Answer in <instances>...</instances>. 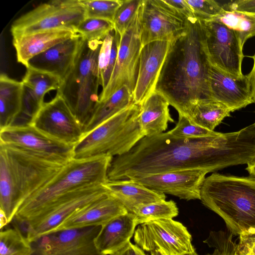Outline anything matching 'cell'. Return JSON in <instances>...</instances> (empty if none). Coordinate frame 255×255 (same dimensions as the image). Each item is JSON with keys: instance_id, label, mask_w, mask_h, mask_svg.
Instances as JSON below:
<instances>
[{"instance_id": "6da1fadb", "label": "cell", "mask_w": 255, "mask_h": 255, "mask_svg": "<svg viewBox=\"0 0 255 255\" xmlns=\"http://www.w3.org/2000/svg\"><path fill=\"white\" fill-rule=\"evenodd\" d=\"M255 158V123L239 131L187 138L164 132L144 136L127 153L113 157L109 181L179 170L208 173Z\"/></svg>"}, {"instance_id": "7a4b0ae2", "label": "cell", "mask_w": 255, "mask_h": 255, "mask_svg": "<svg viewBox=\"0 0 255 255\" xmlns=\"http://www.w3.org/2000/svg\"><path fill=\"white\" fill-rule=\"evenodd\" d=\"M201 20H186L184 31L172 42L155 91L175 108L179 115L190 118L200 101L209 99L208 76L210 66Z\"/></svg>"}, {"instance_id": "3957f363", "label": "cell", "mask_w": 255, "mask_h": 255, "mask_svg": "<svg viewBox=\"0 0 255 255\" xmlns=\"http://www.w3.org/2000/svg\"><path fill=\"white\" fill-rule=\"evenodd\" d=\"M65 164L0 143V212L5 216L8 224L23 202L47 184Z\"/></svg>"}, {"instance_id": "277c9868", "label": "cell", "mask_w": 255, "mask_h": 255, "mask_svg": "<svg viewBox=\"0 0 255 255\" xmlns=\"http://www.w3.org/2000/svg\"><path fill=\"white\" fill-rule=\"evenodd\" d=\"M202 204L219 215L232 235L255 233V178L213 173L200 191Z\"/></svg>"}, {"instance_id": "5b68a950", "label": "cell", "mask_w": 255, "mask_h": 255, "mask_svg": "<svg viewBox=\"0 0 255 255\" xmlns=\"http://www.w3.org/2000/svg\"><path fill=\"white\" fill-rule=\"evenodd\" d=\"M113 157L103 155L73 158L44 187L25 200L13 220L28 223L47 212L69 193L88 186L104 184Z\"/></svg>"}, {"instance_id": "8992f818", "label": "cell", "mask_w": 255, "mask_h": 255, "mask_svg": "<svg viewBox=\"0 0 255 255\" xmlns=\"http://www.w3.org/2000/svg\"><path fill=\"white\" fill-rule=\"evenodd\" d=\"M140 105L133 104L85 134L75 145L74 159L128 152L145 135L139 122Z\"/></svg>"}, {"instance_id": "52a82bcc", "label": "cell", "mask_w": 255, "mask_h": 255, "mask_svg": "<svg viewBox=\"0 0 255 255\" xmlns=\"http://www.w3.org/2000/svg\"><path fill=\"white\" fill-rule=\"evenodd\" d=\"M102 42L84 40L73 68L57 90L84 127L99 101L98 59Z\"/></svg>"}, {"instance_id": "ba28073f", "label": "cell", "mask_w": 255, "mask_h": 255, "mask_svg": "<svg viewBox=\"0 0 255 255\" xmlns=\"http://www.w3.org/2000/svg\"><path fill=\"white\" fill-rule=\"evenodd\" d=\"M86 18V10L79 0H51L15 19L10 32L12 38L56 29L77 32V27Z\"/></svg>"}, {"instance_id": "9c48e42d", "label": "cell", "mask_w": 255, "mask_h": 255, "mask_svg": "<svg viewBox=\"0 0 255 255\" xmlns=\"http://www.w3.org/2000/svg\"><path fill=\"white\" fill-rule=\"evenodd\" d=\"M108 193L104 184L92 185L75 190L66 195L51 209L37 219L16 222V226L32 243L51 233L75 212Z\"/></svg>"}, {"instance_id": "30bf717a", "label": "cell", "mask_w": 255, "mask_h": 255, "mask_svg": "<svg viewBox=\"0 0 255 255\" xmlns=\"http://www.w3.org/2000/svg\"><path fill=\"white\" fill-rule=\"evenodd\" d=\"M134 241L143 251H157L163 255H183L195 251L192 236L181 223L159 219L140 224Z\"/></svg>"}, {"instance_id": "8fae6325", "label": "cell", "mask_w": 255, "mask_h": 255, "mask_svg": "<svg viewBox=\"0 0 255 255\" xmlns=\"http://www.w3.org/2000/svg\"><path fill=\"white\" fill-rule=\"evenodd\" d=\"M141 6V4L128 29L121 36L114 71L108 85L100 94L99 101L107 99L124 86L133 93L142 48L139 35Z\"/></svg>"}, {"instance_id": "7c38bea8", "label": "cell", "mask_w": 255, "mask_h": 255, "mask_svg": "<svg viewBox=\"0 0 255 255\" xmlns=\"http://www.w3.org/2000/svg\"><path fill=\"white\" fill-rule=\"evenodd\" d=\"M202 22L210 64L232 75L243 76V46L236 32L218 21Z\"/></svg>"}, {"instance_id": "4fadbf2b", "label": "cell", "mask_w": 255, "mask_h": 255, "mask_svg": "<svg viewBox=\"0 0 255 255\" xmlns=\"http://www.w3.org/2000/svg\"><path fill=\"white\" fill-rule=\"evenodd\" d=\"M0 143L13 145L63 164L73 159L75 146L57 140L28 123L0 128Z\"/></svg>"}, {"instance_id": "5bb4252c", "label": "cell", "mask_w": 255, "mask_h": 255, "mask_svg": "<svg viewBox=\"0 0 255 255\" xmlns=\"http://www.w3.org/2000/svg\"><path fill=\"white\" fill-rule=\"evenodd\" d=\"M28 124L57 140L73 145L85 134L84 127L65 99L57 93L52 100L44 103Z\"/></svg>"}, {"instance_id": "9a60e30c", "label": "cell", "mask_w": 255, "mask_h": 255, "mask_svg": "<svg viewBox=\"0 0 255 255\" xmlns=\"http://www.w3.org/2000/svg\"><path fill=\"white\" fill-rule=\"evenodd\" d=\"M186 27V20L164 0H143L139 28L142 47L155 41H173Z\"/></svg>"}, {"instance_id": "2e32d148", "label": "cell", "mask_w": 255, "mask_h": 255, "mask_svg": "<svg viewBox=\"0 0 255 255\" xmlns=\"http://www.w3.org/2000/svg\"><path fill=\"white\" fill-rule=\"evenodd\" d=\"M101 228L63 230L43 236L31 243V255H105L95 243Z\"/></svg>"}, {"instance_id": "e0dca14e", "label": "cell", "mask_w": 255, "mask_h": 255, "mask_svg": "<svg viewBox=\"0 0 255 255\" xmlns=\"http://www.w3.org/2000/svg\"><path fill=\"white\" fill-rule=\"evenodd\" d=\"M207 173L202 170H179L131 179L153 191L188 201L200 199L201 189Z\"/></svg>"}, {"instance_id": "ac0fdd59", "label": "cell", "mask_w": 255, "mask_h": 255, "mask_svg": "<svg viewBox=\"0 0 255 255\" xmlns=\"http://www.w3.org/2000/svg\"><path fill=\"white\" fill-rule=\"evenodd\" d=\"M208 87L209 99L223 104L231 112L254 103L246 75L236 77L210 65Z\"/></svg>"}, {"instance_id": "d6986e66", "label": "cell", "mask_w": 255, "mask_h": 255, "mask_svg": "<svg viewBox=\"0 0 255 255\" xmlns=\"http://www.w3.org/2000/svg\"><path fill=\"white\" fill-rule=\"evenodd\" d=\"M173 41H155L142 47L137 78L132 93L135 104L140 105L155 91L160 71Z\"/></svg>"}, {"instance_id": "ffe728a7", "label": "cell", "mask_w": 255, "mask_h": 255, "mask_svg": "<svg viewBox=\"0 0 255 255\" xmlns=\"http://www.w3.org/2000/svg\"><path fill=\"white\" fill-rule=\"evenodd\" d=\"M84 42L78 34L31 58L26 68L51 73L62 82L73 68Z\"/></svg>"}, {"instance_id": "44dd1931", "label": "cell", "mask_w": 255, "mask_h": 255, "mask_svg": "<svg viewBox=\"0 0 255 255\" xmlns=\"http://www.w3.org/2000/svg\"><path fill=\"white\" fill-rule=\"evenodd\" d=\"M128 212L123 204L108 193L75 212L53 232L71 229L102 226L113 218Z\"/></svg>"}, {"instance_id": "7402d4cb", "label": "cell", "mask_w": 255, "mask_h": 255, "mask_svg": "<svg viewBox=\"0 0 255 255\" xmlns=\"http://www.w3.org/2000/svg\"><path fill=\"white\" fill-rule=\"evenodd\" d=\"M22 82L23 105L19 118H25L28 123L44 104L45 94L51 90H57L61 81L51 73L27 67Z\"/></svg>"}, {"instance_id": "603a6c76", "label": "cell", "mask_w": 255, "mask_h": 255, "mask_svg": "<svg viewBox=\"0 0 255 255\" xmlns=\"http://www.w3.org/2000/svg\"><path fill=\"white\" fill-rule=\"evenodd\" d=\"M77 34L74 30L56 29L12 38L17 61L26 67L31 58Z\"/></svg>"}, {"instance_id": "cb8c5ba5", "label": "cell", "mask_w": 255, "mask_h": 255, "mask_svg": "<svg viewBox=\"0 0 255 255\" xmlns=\"http://www.w3.org/2000/svg\"><path fill=\"white\" fill-rule=\"evenodd\" d=\"M136 226L130 212L113 218L101 226L95 239L97 248L104 255H112L130 241Z\"/></svg>"}, {"instance_id": "d4e9b609", "label": "cell", "mask_w": 255, "mask_h": 255, "mask_svg": "<svg viewBox=\"0 0 255 255\" xmlns=\"http://www.w3.org/2000/svg\"><path fill=\"white\" fill-rule=\"evenodd\" d=\"M104 186L109 194L132 213L141 205L166 199L165 194L151 190L132 179L108 180Z\"/></svg>"}, {"instance_id": "484cf974", "label": "cell", "mask_w": 255, "mask_h": 255, "mask_svg": "<svg viewBox=\"0 0 255 255\" xmlns=\"http://www.w3.org/2000/svg\"><path fill=\"white\" fill-rule=\"evenodd\" d=\"M167 101L154 91L140 105L138 116L141 128L145 136L164 132L168 123H173Z\"/></svg>"}, {"instance_id": "4316f807", "label": "cell", "mask_w": 255, "mask_h": 255, "mask_svg": "<svg viewBox=\"0 0 255 255\" xmlns=\"http://www.w3.org/2000/svg\"><path fill=\"white\" fill-rule=\"evenodd\" d=\"M23 85L4 73L0 75V128L15 124L22 109Z\"/></svg>"}, {"instance_id": "83f0119b", "label": "cell", "mask_w": 255, "mask_h": 255, "mask_svg": "<svg viewBox=\"0 0 255 255\" xmlns=\"http://www.w3.org/2000/svg\"><path fill=\"white\" fill-rule=\"evenodd\" d=\"M133 104L132 93L126 86H123L107 99L99 101L84 127L85 134Z\"/></svg>"}, {"instance_id": "f1b7e54d", "label": "cell", "mask_w": 255, "mask_h": 255, "mask_svg": "<svg viewBox=\"0 0 255 255\" xmlns=\"http://www.w3.org/2000/svg\"><path fill=\"white\" fill-rule=\"evenodd\" d=\"M231 111L223 104L210 99L198 102L194 107L189 120L199 126L214 131L223 119L231 116Z\"/></svg>"}, {"instance_id": "f546056e", "label": "cell", "mask_w": 255, "mask_h": 255, "mask_svg": "<svg viewBox=\"0 0 255 255\" xmlns=\"http://www.w3.org/2000/svg\"><path fill=\"white\" fill-rule=\"evenodd\" d=\"M222 23L234 30L240 38L244 47L249 38L255 36V14H244L232 10L224 4L221 11L210 20Z\"/></svg>"}, {"instance_id": "4dcf8cb0", "label": "cell", "mask_w": 255, "mask_h": 255, "mask_svg": "<svg viewBox=\"0 0 255 255\" xmlns=\"http://www.w3.org/2000/svg\"><path fill=\"white\" fill-rule=\"evenodd\" d=\"M178 208L172 201L161 200L141 205L133 211L136 225L159 219H172L178 215Z\"/></svg>"}, {"instance_id": "1f68e13d", "label": "cell", "mask_w": 255, "mask_h": 255, "mask_svg": "<svg viewBox=\"0 0 255 255\" xmlns=\"http://www.w3.org/2000/svg\"><path fill=\"white\" fill-rule=\"evenodd\" d=\"M31 243L16 226L1 230L0 233V255H31Z\"/></svg>"}, {"instance_id": "d6a6232c", "label": "cell", "mask_w": 255, "mask_h": 255, "mask_svg": "<svg viewBox=\"0 0 255 255\" xmlns=\"http://www.w3.org/2000/svg\"><path fill=\"white\" fill-rule=\"evenodd\" d=\"M114 30V23L111 21L86 17L78 25L76 31L84 40L101 41Z\"/></svg>"}, {"instance_id": "836d02e7", "label": "cell", "mask_w": 255, "mask_h": 255, "mask_svg": "<svg viewBox=\"0 0 255 255\" xmlns=\"http://www.w3.org/2000/svg\"><path fill=\"white\" fill-rule=\"evenodd\" d=\"M86 10V17L113 22L115 14L123 2L120 0H79Z\"/></svg>"}, {"instance_id": "e575fe53", "label": "cell", "mask_w": 255, "mask_h": 255, "mask_svg": "<svg viewBox=\"0 0 255 255\" xmlns=\"http://www.w3.org/2000/svg\"><path fill=\"white\" fill-rule=\"evenodd\" d=\"M143 0H125L118 8L113 23L114 30L121 36L128 29L138 10Z\"/></svg>"}, {"instance_id": "d590c367", "label": "cell", "mask_w": 255, "mask_h": 255, "mask_svg": "<svg viewBox=\"0 0 255 255\" xmlns=\"http://www.w3.org/2000/svg\"><path fill=\"white\" fill-rule=\"evenodd\" d=\"M204 243L214 249L212 254L206 255H236L237 244L233 241L229 231H211Z\"/></svg>"}, {"instance_id": "8d00e7d4", "label": "cell", "mask_w": 255, "mask_h": 255, "mask_svg": "<svg viewBox=\"0 0 255 255\" xmlns=\"http://www.w3.org/2000/svg\"><path fill=\"white\" fill-rule=\"evenodd\" d=\"M168 132L175 136L187 138L216 136L220 133L193 124L186 117L181 115H179L175 127Z\"/></svg>"}, {"instance_id": "74e56055", "label": "cell", "mask_w": 255, "mask_h": 255, "mask_svg": "<svg viewBox=\"0 0 255 255\" xmlns=\"http://www.w3.org/2000/svg\"><path fill=\"white\" fill-rule=\"evenodd\" d=\"M195 17L208 21L215 17L222 9V5L214 0H186Z\"/></svg>"}, {"instance_id": "f35d334b", "label": "cell", "mask_w": 255, "mask_h": 255, "mask_svg": "<svg viewBox=\"0 0 255 255\" xmlns=\"http://www.w3.org/2000/svg\"><path fill=\"white\" fill-rule=\"evenodd\" d=\"M114 33V30L107 35L103 40L100 49L98 59L99 84L110 61Z\"/></svg>"}, {"instance_id": "ab89813d", "label": "cell", "mask_w": 255, "mask_h": 255, "mask_svg": "<svg viewBox=\"0 0 255 255\" xmlns=\"http://www.w3.org/2000/svg\"><path fill=\"white\" fill-rule=\"evenodd\" d=\"M120 39L121 36L115 31L110 61L100 82V85L102 86V90H104L108 85L114 71L117 61Z\"/></svg>"}, {"instance_id": "60d3db41", "label": "cell", "mask_w": 255, "mask_h": 255, "mask_svg": "<svg viewBox=\"0 0 255 255\" xmlns=\"http://www.w3.org/2000/svg\"><path fill=\"white\" fill-rule=\"evenodd\" d=\"M236 255H255V233L240 236Z\"/></svg>"}, {"instance_id": "b9f144b4", "label": "cell", "mask_w": 255, "mask_h": 255, "mask_svg": "<svg viewBox=\"0 0 255 255\" xmlns=\"http://www.w3.org/2000/svg\"><path fill=\"white\" fill-rule=\"evenodd\" d=\"M164 1L186 20L196 18L191 6L186 0H164Z\"/></svg>"}, {"instance_id": "7bdbcfd3", "label": "cell", "mask_w": 255, "mask_h": 255, "mask_svg": "<svg viewBox=\"0 0 255 255\" xmlns=\"http://www.w3.org/2000/svg\"><path fill=\"white\" fill-rule=\"evenodd\" d=\"M229 9L244 14H255V0H237L224 4Z\"/></svg>"}, {"instance_id": "ee69618b", "label": "cell", "mask_w": 255, "mask_h": 255, "mask_svg": "<svg viewBox=\"0 0 255 255\" xmlns=\"http://www.w3.org/2000/svg\"><path fill=\"white\" fill-rule=\"evenodd\" d=\"M112 255H147L137 245L132 244L130 241Z\"/></svg>"}, {"instance_id": "f6af8a7d", "label": "cell", "mask_w": 255, "mask_h": 255, "mask_svg": "<svg viewBox=\"0 0 255 255\" xmlns=\"http://www.w3.org/2000/svg\"><path fill=\"white\" fill-rule=\"evenodd\" d=\"M253 60V66L251 72L246 76L248 79L251 94L254 101L255 103V53L254 55L251 56Z\"/></svg>"}, {"instance_id": "bcb514c9", "label": "cell", "mask_w": 255, "mask_h": 255, "mask_svg": "<svg viewBox=\"0 0 255 255\" xmlns=\"http://www.w3.org/2000/svg\"><path fill=\"white\" fill-rule=\"evenodd\" d=\"M246 169L248 171L250 176L255 178V158L248 163Z\"/></svg>"}, {"instance_id": "7dc6e473", "label": "cell", "mask_w": 255, "mask_h": 255, "mask_svg": "<svg viewBox=\"0 0 255 255\" xmlns=\"http://www.w3.org/2000/svg\"><path fill=\"white\" fill-rule=\"evenodd\" d=\"M150 254L151 255H163L161 253L157 251L151 252H150Z\"/></svg>"}, {"instance_id": "c3c4849f", "label": "cell", "mask_w": 255, "mask_h": 255, "mask_svg": "<svg viewBox=\"0 0 255 255\" xmlns=\"http://www.w3.org/2000/svg\"><path fill=\"white\" fill-rule=\"evenodd\" d=\"M183 255H199L195 251L191 253H188L185 254Z\"/></svg>"}]
</instances>
